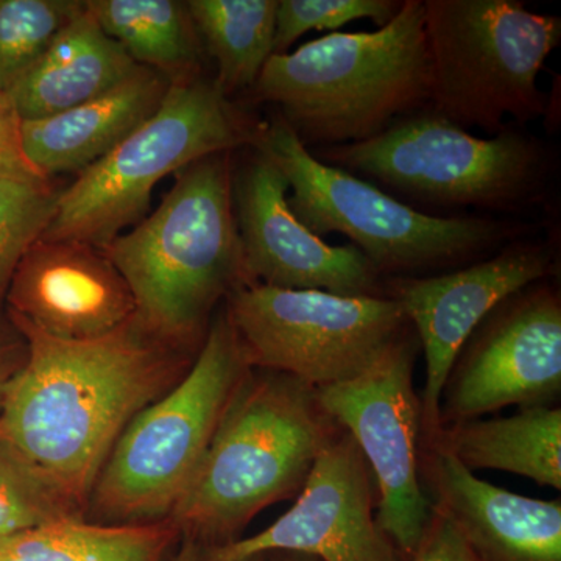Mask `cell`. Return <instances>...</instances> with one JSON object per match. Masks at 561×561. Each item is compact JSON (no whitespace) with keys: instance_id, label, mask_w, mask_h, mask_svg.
I'll list each match as a JSON object with an SVG mask.
<instances>
[{"instance_id":"1","label":"cell","mask_w":561,"mask_h":561,"mask_svg":"<svg viewBox=\"0 0 561 561\" xmlns=\"http://www.w3.org/2000/svg\"><path fill=\"white\" fill-rule=\"evenodd\" d=\"M9 320L25 339L27 357L0 405V438L81 513L122 432L194 360L136 316L111 334L81 342Z\"/></svg>"},{"instance_id":"2","label":"cell","mask_w":561,"mask_h":561,"mask_svg":"<svg viewBox=\"0 0 561 561\" xmlns=\"http://www.w3.org/2000/svg\"><path fill=\"white\" fill-rule=\"evenodd\" d=\"M278 106L306 149L364 142L430 108L423 0H405L376 32L330 33L272 55L251 90Z\"/></svg>"},{"instance_id":"3","label":"cell","mask_w":561,"mask_h":561,"mask_svg":"<svg viewBox=\"0 0 561 561\" xmlns=\"http://www.w3.org/2000/svg\"><path fill=\"white\" fill-rule=\"evenodd\" d=\"M232 171V151L181 169L154 213L103 249L127 280L140 323L179 348L202 346L217 302L249 283Z\"/></svg>"},{"instance_id":"4","label":"cell","mask_w":561,"mask_h":561,"mask_svg":"<svg viewBox=\"0 0 561 561\" xmlns=\"http://www.w3.org/2000/svg\"><path fill=\"white\" fill-rule=\"evenodd\" d=\"M339 430L312 386L284 373L250 368L171 523L213 548L234 541L268 505L297 500L321 449Z\"/></svg>"},{"instance_id":"5","label":"cell","mask_w":561,"mask_h":561,"mask_svg":"<svg viewBox=\"0 0 561 561\" xmlns=\"http://www.w3.org/2000/svg\"><path fill=\"white\" fill-rule=\"evenodd\" d=\"M253 147L289 181L291 213L313 234L346 236L383 278L430 276L490 256L530 234L531 225L476 216H432L370 181L334 168L302 146L279 116Z\"/></svg>"},{"instance_id":"6","label":"cell","mask_w":561,"mask_h":561,"mask_svg":"<svg viewBox=\"0 0 561 561\" xmlns=\"http://www.w3.org/2000/svg\"><path fill=\"white\" fill-rule=\"evenodd\" d=\"M309 151L402 202L489 213L541 205L556 168L551 150L530 133L508 127L478 138L430 110L364 142Z\"/></svg>"},{"instance_id":"7","label":"cell","mask_w":561,"mask_h":561,"mask_svg":"<svg viewBox=\"0 0 561 561\" xmlns=\"http://www.w3.org/2000/svg\"><path fill=\"white\" fill-rule=\"evenodd\" d=\"M249 370L224 309L210 321L190 370L142 409L111 449L88 502L103 524L171 518Z\"/></svg>"},{"instance_id":"8","label":"cell","mask_w":561,"mask_h":561,"mask_svg":"<svg viewBox=\"0 0 561 561\" xmlns=\"http://www.w3.org/2000/svg\"><path fill=\"white\" fill-rule=\"evenodd\" d=\"M431 113L489 135L545 117L538 77L559 47L561 20L519 0H423Z\"/></svg>"},{"instance_id":"9","label":"cell","mask_w":561,"mask_h":561,"mask_svg":"<svg viewBox=\"0 0 561 561\" xmlns=\"http://www.w3.org/2000/svg\"><path fill=\"white\" fill-rule=\"evenodd\" d=\"M256 124L205 77L172 83L160 108L101 161L58 194L44 241H76L106 249L149 213L153 187L214 153L253 147Z\"/></svg>"},{"instance_id":"10","label":"cell","mask_w":561,"mask_h":561,"mask_svg":"<svg viewBox=\"0 0 561 561\" xmlns=\"http://www.w3.org/2000/svg\"><path fill=\"white\" fill-rule=\"evenodd\" d=\"M250 368L294 376L313 389L356 378L409 327L389 297H345L243 283L227 297Z\"/></svg>"},{"instance_id":"11","label":"cell","mask_w":561,"mask_h":561,"mask_svg":"<svg viewBox=\"0 0 561 561\" xmlns=\"http://www.w3.org/2000/svg\"><path fill=\"white\" fill-rule=\"evenodd\" d=\"M420 348L409 324L368 370L316 389L323 411L348 432L370 465L378 489L376 523L405 560L419 551L434 512L420 476L423 426L413 387Z\"/></svg>"},{"instance_id":"12","label":"cell","mask_w":561,"mask_h":561,"mask_svg":"<svg viewBox=\"0 0 561 561\" xmlns=\"http://www.w3.org/2000/svg\"><path fill=\"white\" fill-rule=\"evenodd\" d=\"M560 391V294L541 280L500 302L461 346L442 391L440 430L507 405H551Z\"/></svg>"},{"instance_id":"13","label":"cell","mask_w":561,"mask_h":561,"mask_svg":"<svg viewBox=\"0 0 561 561\" xmlns=\"http://www.w3.org/2000/svg\"><path fill=\"white\" fill-rule=\"evenodd\" d=\"M559 268L552 239H515L481 261L430 276L383 278V297L400 302L426 359L421 397L423 438L440 431V400L461 346L500 302Z\"/></svg>"},{"instance_id":"14","label":"cell","mask_w":561,"mask_h":561,"mask_svg":"<svg viewBox=\"0 0 561 561\" xmlns=\"http://www.w3.org/2000/svg\"><path fill=\"white\" fill-rule=\"evenodd\" d=\"M232 171V203L249 283L345 297H383V276L356 247L331 245L291 213L289 181L257 147Z\"/></svg>"},{"instance_id":"15","label":"cell","mask_w":561,"mask_h":561,"mask_svg":"<svg viewBox=\"0 0 561 561\" xmlns=\"http://www.w3.org/2000/svg\"><path fill=\"white\" fill-rule=\"evenodd\" d=\"M378 489L359 445L339 430L319 454L294 507L253 537L210 548L205 561L298 553L319 561H400L376 523Z\"/></svg>"},{"instance_id":"16","label":"cell","mask_w":561,"mask_h":561,"mask_svg":"<svg viewBox=\"0 0 561 561\" xmlns=\"http://www.w3.org/2000/svg\"><path fill=\"white\" fill-rule=\"evenodd\" d=\"M7 316L58 341H92L136 316L127 280L105 251L39 239L22 257L5 298Z\"/></svg>"},{"instance_id":"17","label":"cell","mask_w":561,"mask_h":561,"mask_svg":"<svg viewBox=\"0 0 561 561\" xmlns=\"http://www.w3.org/2000/svg\"><path fill=\"white\" fill-rule=\"evenodd\" d=\"M421 482L481 561H561L560 501L531 500L481 481L451 453L421 442Z\"/></svg>"},{"instance_id":"18","label":"cell","mask_w":561,"mask_h":561,"mask_svg":"<svg viewBox=\"0 0 561 561\" xmlns=\"http://www.w3.org/2000/svg\"><path fill=\"white\" fill-rule=\"evenodd\" d=\"M171 81L138 66L113 90L44 119L22 121V142L47 180L81 173L116 149L160 108Z\"/></svg>"},{"instance_id":"19","label":"cell","mask_w":561,"mask_h":561,"mask_svg":"<svg viewBox=\"0 0 561 561\" xmlns=\"http://www.w3.org/2000/svg\"><path fill=\"white\" fill-rule=\"evenodd\" d=\"M84 10L9 92L22 121L65 113L105 94L138 68Z\"/></svg>"},{"instance_id":"20","label":"cell","mask_w":561,"mask_h":561,"mask_svg":"<svg viewBox=\"0 0 561 561\" xmlns=\"http://www.w3.org/2000/svg\"><path fill=\"white\" fill-rule=\"evenodd\" d=\"M430 440L474 470L524 476L541 486L561 489V409L524 408L496 420H471L442 427Z\"/></svg>"},{"instance_id":"21","label":"cell","mask_w":561,"mask_h":561,"mask_svg":"<svg viewBox=\"0 0 561 561\" xmlns=\"http://www.w3.org/2000/svg\"><path fill=\"white\" fill-rule=\"evenodd\" d=\"M103 32L136 65L172 83L203 77V44L187 11L176 0H87Z\"/></svg>"},{"instance_id":"22","label":"cell","mask_w":561,"mask_h":561,"mask_svg":"<svg viewBox=\"0 0 561 561\" xmlns=\"http://www.w3.org/2000/svg\"><path fill=\"white\" fill-rule=\"evenodd\" d=\"M186 7L216 61L221 92L228 99L251 92L273 55L278 0H190Z\"/></svg>"},{"instance_id":"23","label":"cell","mask_w":561,"mask_h":561,"mask_svg":"<svg viewBox=\"0 0 561 561\" xmlns=\"http://www.w3.org/2000/svg\"><path fill=\"white\" fill-rule=\"evenodd\" d=\"M176 531L164 522L119 526L70 518L0 541V561H162Z\"/></svg>"},{"instance_id":"24","label":"cell","mask_w":561,"mask_h":561,"mask_svg":"<svg viewBox=\"0 0 561 561\" xmlns=\"http://www.w3.org/2000/svg\"><path fill=\"white\" fill-rule=\"evenodd\" d=\"M83 10L81 0H0V92L9 94Z\"/></svg>"},{"instance_id":"25","label":"cell","mask_w":561,"mask_h":561,"mask_svg":"<svg viewBox=\"0 0 561 561\" xmlns=\"http://www.w3.org/2000/svg\"><path fill=\"white\" fill-rule=\"evenodd\" d=\"M70 518H81V513L0 438V541Z\"/></svg>"},{"instance_id":"26","label":"cell","mask_w":561,"mask_h":561,"mask_svg":"<svg viewBox=\"0 0 561 561\" xmlns=\"http://www.w3.org/2000/svg\"><path fill=\"white\" fill-rule=\"evenodd\" d=\"M58 194L51 183L0 179V313L18 265L54 219Z\"/></svg>"},{"instance_id":"27","label":"cell","mask_w":561,"mask_h":561,"mask_svg":"<svg viewBox=\"0 0 561 561\" xmlns=\"http://www.w3.org/2000/svg\"><path fill=\"white\" fill-rule=\"evenodd\" d=\"M401 5L397 0H278L273 55L286 54L295 41L311 31L335 33L360 20H371L383 27Z\"/></svg>"},{"instance_id":"28","label":"cell","mask_w":561,"mask_h":561,"mask_svg":"<svg viewBox=\"0 0 561 561\" xmlns=\"http://www.w3.org/2000/svg\"><path fill=\"white\" fill-rule=\"evenodd\" d=\"M0 179L49 184L32 164L22 142V119L10 95L0 92Z\"/></svg>"},{"instance_id":"29","label":"cell","mask_w":561,"mask_h":561,"mask_svg":"<svg viewBox=\"0 0 561 561\" xmlns=\"http://www.w3.org/2000/svg\"><path fill=\"white\" fill-rule=\"evenodd\" d=\"M408 561H481L456 524L435 508L419 551Z\"/></svg>"},{"instance_id":"30","label":"cell","mask_w":561,"mask_h":561,"mask_svg":"<svg viewBox=\"0 0 561 561\" xmlns=\"http://www.w3.org/2000/svg\"><path fill=\"white\" fill-rule=\"evenodd\" d=\"M27 357V343L10 320L0 319V405L7 387L16 376Z\"/></svg>"},{"instance_id":"31","label":"cell","mask_w":561,"mask_h":561,"mask_svg":"<svg viewBox=\"0 0 561 561\" xmlns=\"http://www.w3.org/2000/svg\"><path fill=\"white\" fill-rule=\"evenodd\" d=\"M173 561H203L201 542L186 538Z\"/></svg>"},{"instance_id":"32","label":"cell","mask_w":561,"mask_h":561,"mask_svg":"<svg viewBox=\"0 0 561 561\" xmlns=\"http://www.w3.org/2000/svg\"><path fill=\"white\" fill-rule=\"evenodd\" d=\"M275 561H319L316 559H311V557L298 556V553H283L279 559Z\"/></svg>"},{"instance_id":"33","label":"cell","mask_w":561,"mask_h":561,"mask_svg":"<svg viewBox=\"0 0 561 561\" xmlns=\"http://www.w3.org/2000/svg\"><path fill=\"white\" fill-rule=\"evenodd\" d=\"M265 556L250 557V559H243L238 561H264Z\"/></svg>"}]
</instances>
